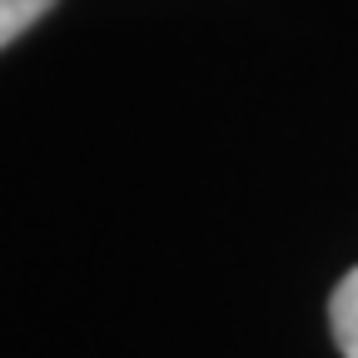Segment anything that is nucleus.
I'll return each mask as SVG.
<instances>
[{
    "instance_id": "obj_2",
    "label": "nucleus",
    "mask_w": 358,
    "mask_h": 358,
    "mask_svg": "<svg viewBox=\"0 0 358 358\" xmlns=\"http://www.w3.org/2000/svg\"><path fill=\"white\" fill-rule=\"evenodd\" d=\"M50 6L55 0H0V50H6L10 40H20Z\"/></svg>"
},
{
    "instance_id": "obj_1",
    "label": "nucleus",
    "mask_w": 358,
    "mask_h": 358,
    "mask_svg": "<svg viewBox=\"0 0 358 358\" xmlns=\"http://www.w3.org/2000/svg\"><path fill=\"white\" fill-rule=\"evenodd\" d=\"M329 329L343 358H358V268L338 279V289L329 294Z\"/></svg>"
}]
</instances>
